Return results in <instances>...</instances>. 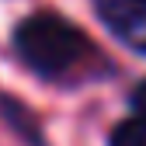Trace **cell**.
Listing matches in <instances>:
<instances>
[{"instance_id":"obj_1","label":"cell","mask_w":146,"mask_h":146,"mask_svg":"<svg viewBox=\"0 0 146 146\" xmlns=\"http://www.w3.org/2000/svg\"><path fill=\"white\" fill-rule=\"evenodd\" d=\"M14 49L21 63L45 80H73L98 59L87 35L52 11L25 17L14 31Z\"/></svg>"},{"instance_id":"obj_2","label":"cell","mask_w":146,"mask_h":146,"mask_svg":"<svg viewBox=\"0 0 146 146\" xmlns=\"http://www.w3.org/2000/svg\"><path fill=\"white\" fill-rule=\"evenodd\" d=\"M94 11L118 42L146 56V0H94Z\"/></svg>"},{"instance_id":"obj_3","label":"cell","mask_w":146,"mask_h":146,"mask_svg":"<svg viewBox=\"0 0 146 146\" xmlns=\"http://www.w3.org/2000/svg\"><path fill=\"white\" fill-rule=\"evenodd\" d=\"M108 146H146V122L143 118H125L111 129Z\"/></svg>"},{"instance_id":"obj_4","label":"cell","mask_w":146,"mask_h":146,"mask_svg":"<svg viewBox=\"0 0 146 146\" xmlns=\"http://www.w3.org/2000/svg\"><path fill=\"white\" fill-rule=\"evenodd\" d=\"M132 108H136V111H139V118L146 122V80L132 90Z\"/></svg>"}]
</instances>
